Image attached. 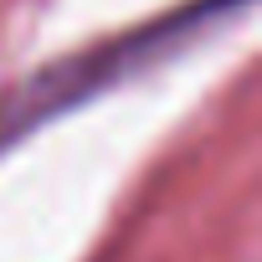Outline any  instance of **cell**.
Returning a JSON list of instances; mask_svg holds the SVG:
<instances>
[{
	"label": "cell",
	"mask_w": 262,
	"mask_h": 262,
	"mask_svg": "<svg viewBox=\"0 0 262 262\" xmlns=\"http://www.w3.org/2000/svg\"><path fill=\"white\" fill-rule=\"evenodd\" d=\"M236 6H247V0H190V6H180V11L149 21V26H134L123 36H108V41H98L88 52H72V57L41 67L11 98H0V149L11 139H21V134H31L36 123H47V118H57V113H67V108L128 82V77H139V72H149V62L175 57L201 31L226 21Z\"/></svg>",
	"instance_id": "obj_1"
}]
</instances>
